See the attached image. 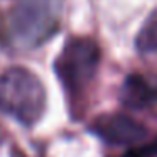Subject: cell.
<instances>
[{"label":"cell","mask_w":157,"mask_h":157,"mask_svg":"<svg viewBox=\"0 0 157 157\" xmlns=\"http://www.w3.org/2000/svg\"><path fill=\"white\" fill-rule=\"evenodd\" d=\"M63 0H19L5 19V41L14 51L37 49L59 31Z\"/></svg>","instance_id":"obj_1"},{"label":"cell","mask_w":157,"mask_h":157,"mask_svg":"<svg viewBox=\"0 0 157 157\" xmlns=\"http://www.w3.org/2000/svg\"><path fill=\"white\" fill-rule=\"evenodd\" d=\"M101 54L95 41L88 37H71L63 46L54 61V71L73 101L85 95L100 68Z\"/></svg>","instance_id":"obj_3"},{"label":"cell","mask_w":157,"mask_h":157,"mask_svg":"<svg viewBox=\"0 0 157 157\" xmlns=\"http://www.w3.org/2000/svg\"><path fill=\"white\" fill-rule=\"evenodd\" d=\"M4 140H5V133H4V130L0 128V145L4 144Z\"/></svg>","instance_id":"obj_8"},{"label":"cell","mask_w":157,"mask_h":157,"mask_svg":"<svg viewBox=\"0 0 157 157\" xmlns=\"http://www.w3.org/2000/svg\"><path fill=\"white\" fill-rule=\"evenodd\" d=\"M135 48L140 54L157 56V9L149 14L135 37Z\"/></svg>","instance_id":"obj_6"},{"label":"cell","mask_w":157,"mask_h":157,"mask_svg":"<svg viewBox=\"0 0 157 157\" xmlns=\"http://www.w3.org/2000/svg\"><path fill=\"white\" fill-rule=\"evenodd\" d=\"M46 101L41 79L29 69L14 66L0 75V112L19 123L36 125L44 115Z\"/></svg>","instance_id":"obj_2"},{"label":"cell","mask_w":157,"mask_h":157,"mask_svg":"<svg viewBox=\"0 0 157 157\" xmlns=\"http://www.w3.org/2000/svg\"><path fill=\"white\" fill-rule=\"evenodd\" d=\"M123 157H157V139H154L152 142L144 144L139 149H133L130 152H127Z\"/></svg>","instance_id":"obj_7"},{"label":"cell","mask_w":157,"mask_h":157,"mask_svg":"<svg viewBox=\"0 0 157 157\" xmlns=\"http://www.w3.org/2000/svg\"><path fill=\"white\" fill-rule=\"evenodd\" d=\"M90 130L108 145L130 147L147 137V128L125 113H105L96 117Z\"/></svg>","instance_id":"obj_4"},{"label":"cell","mask_w":157,"mask_h":157,"mask_svg":"<svg viewBox=\"0 0 157 157\" xmlns=\"http://www.w3.org/2000/svg\"><path fill=\"white\" fill-rule=\"evenodd\" d=\"M120 101L133 112H152L157 115V79L130 75L120 90Z\"/></svg>","instance_id":"obj_5"}]
</instances>
